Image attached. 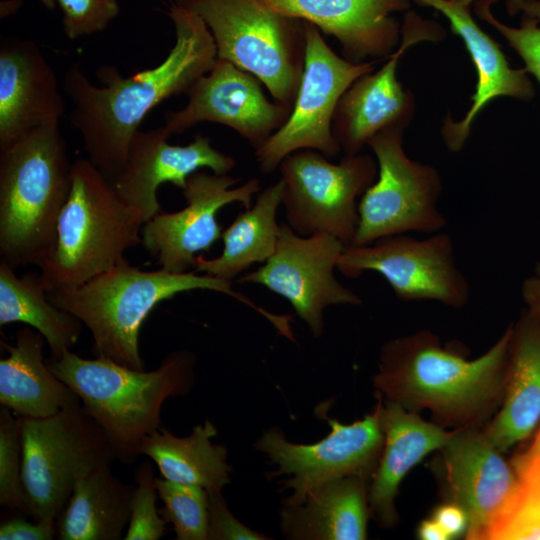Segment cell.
<instances>
[{"instance_id":"obj_29","label":"cell","mask_w":540,"mask_h":540,"mask_svg":"<svg viewBox=\"0 0 540 540\" xmlns=\"http://www.w3.org/2000/svg\"><path fill=\"white\" fill-rule=\"evenodd\" d=\"M282 191L281 179L262 190L254 204L240 212L223 231L221 255L207 259L199 254L193 269L232 280L253 264L266 262L274 253L278 241L280 224L276 216Z\"/></svg>"},{"instance_id":"obj_5","label":"cell","mask_w":540,"mask_h":540,"mask_svg":"<svg viewBox=\"0 0 540 540\" xmlns=\"http://www.w3.org/2000/svg\"><path fill=\"white\" fill-rule=\"evenodd\" d=\"M142 213L88 158L73 162L72 184L52 248L35 264L48 292L72 290L111 269L141 244Z\"/></svg>"},{"instance_id":"obj_38","label":"cell","mask_w":540,"mask_h":540,"mask_svg":"<svg viewBox=\"0 0 540 540\" xmlns=\"http://www.w3.org/2000/svg\"><path fill=\"white\" fill-rule=\"evenodd\" d=\"M512 466L521 482L540 480V427L529 448L514 457Z\"/></svg>"},{"instance_id":"obj_14","label":"cell","mask_w":540,"mask_h":540,"mask_svg":"<svg viewBox=\"0 0 540 540\" xmlns=\"http://www.w3.org/2000/svg\"><path fill=\"white\" fill-rule=\"evenodd\" d=\"M345 247L329 233L302 236L286 222L281 223L272 256L237 283L259 284L285 298L317 338L324 331L325 308L362 304L361 297L334 275Z\"/></svg>"},{"instance_id":"obj_23","label":"cell","mask_w":540,"mask_h":540,"mask_svg":"<svg viewBox=\"0 0 540 540\" xmlns=\"http://www.w3.org/2000/svg\"><path fill=\"white\" fill-rule=\"evenodd\" d=\"M383 449L368 490L370 514L383 528L397 520L395 498L407 473L428 454L440 450L452 432L378 394Z\"/></svg>"},{"instance_id":"obj_33","label":"cell","mask_w":540,"mask_h":540,"mask_svg":"<svg viewBox=\"0 0 540 540\" xmlns=\"http://www.w3.org/2000/svg\"><path fill=\"white\" fill-rule=\"evenodd\" d=\"M153 467L149 462L138 466L131 515L125 540H158L165 534L166 521L156 507L158 497Z\"/></svg>"},{"instance_id":"obj_28","label":"cell","mask_w":540,"mask_h":540,"mask_svg":"<svg viewBox=\"0 0 540 540\" xmlns=\"http://www.w3.org/2000/svg\"><path fill=\"white\" fill-rule=\"evenodd\" d=\"M217 429L209 420L177 437L164 427L148 435L139 450L157 465L163 478L207 491L222 490L230 482L231 467L224 445L212 443Z\"/></svg>"},{"instance_id":"obj_10","label":"cell","mask_w":540,"mask_h":540,"mask_svg":"<svg viewBox=\"0 0 540 540\" xmlns=\"http://www.w3.org/2000/svg\"><path fill=\"white\" fill-rule=\"evenodd\" d=\"M286 223L299 235L325 232L350 246L358 225L357 198L375 182L378 165L367 154L339 163L313 149L285 157L279 165Z\"/></svg>"},{"instance_id":"obj_6","label":"cell","mask_w":540,"mask_h":540,"mask_svg":"<svg viewBox=\"0 0 540 540\" xmlns=\"http://www.w3.org/2000/svg\"><path fill=\"white\" fill-rule=\"evenodd\" d=\"M72 168L59 124L0 148V255L14 269L36 264L52 248Z\"/></svg>"},{"instance_id":"obj_17","label":"cell","mask_w":540,"mask_h":540,"mask_svg":"<svg viewBox=\"0 0 540 540\" xmlns=\"http://www.w3.org/2000/svg\"><path fill=\"white\" fill-rule=\"evenodd\" d=\"M254 74L217 59L185 93L187 104L165 115L163 128L172 136L200 122L230 127L256 150L288 119L292 107L265 96Z\"/></svg>"},{"instance_id":"obj_12","label":"cell","mask_w":540,"mask_h":540,"mask_svg":"<svg viewBox=\"0 0 540 540\" xmlns=\"http://www.w3.org/2000/svg\"><path fill=\"white\" fill-rule=\"evenodd\" d=\"M337 269L349 278L377 272L406 302L429 300L459 309L470 297L468 280L455 262L452 238L441 231L425 239L398 234L346 246Z\"/></svg>"},{"instance_id":"obj_31","label":"cell","mask_w":540,"mask_h":540,"mask_svg":"<svg viewBox=\"0 0 540 540\" xmlns=\"http://www.w3.org/2000/svg\"><path fill=\"white\" fill-rule=\"evenodd\" d=\"M158 497L163 503L159 513L171 523L177 540H209L208 492L200 486L156 478Z\"/></svg>"},{"instance_id":"obj_8","label":"cell","mask_w":540,"mask_h":540,"mask_svg":"<svg viewBox=\"0 0 540 540\" xmlns=\"http://www.w3.org/2000/svg\"><path fill=\"white\" fill-rule=\"evenodd\" d=\"M18 419L27 514L35 521L56 523L76 484L111 464L115 454L81 403L50 417Z\"/></svg>"},{"instance_id":"obj_25","label":"cell","mask_w":540,"mask_h":540,"mask_svg":"<svg viewBox=\"0 0 540 540\" xmlns=\"http://www.w3.org/2000/svg\"><path fill=\"white\" fill-rule=\"evenodd\" d=\"M347 476L313 490L299 505H283L282 533L294 540H362L370 514L366 481Z\"/></svg>"},{"instance_id":"obj_2","label":"cell","mask_w":540,"mask_h":540,"mask_svg":"<svg viewBox=\"0 0 540 540\" xmlns=\"http://www.w3.org/2000/svg\"><path fill=\"white\" fill-rule=\"evenodd\" d=\"M511 336L512 325L475 359L429 330L394 338L381 348L374 387L409 411H429L442 427L477 426L502 401Z\"/></svg>"},{"instance_id":"obj_19","label":"cell","mask_w":540,"mask_h":540,"mask_svg":"<svg viewBox=\"0 0 540 540\" xmlns=\"http://www.w3.org/2000/svg\"><path fill=\"white\" fill-rule=\"evenodd\" d=\"M169 137L163 126L139 129L122 170L111 179L118 195L137 208L145 222L161 212L157 197L161 184L171 183L183 190L187 179L200 169L222 175L236 165L231 156L215 149L208 137L198 134L184 146L169 144Z\"/></svg>"},{"instance_id":"obj_22","label":"cell","mask_w":540,"mask_h":540,"mask_svg":"<svg viewBox=\"0 0 540 540\" xmlns=\"http://www.w3.org/2000/svg\"><path fill=\"white\" fill-rule=\"evenodd\" d=\"M414 1L434 8L448 19L451 30L463 40L477 72L469 110L457 122L447 116L441 130L447 148L458 152L467 141L473 121L493 99L507 96L531 101L535 96L534 86L524 68L511 67L499 44L473 19L469 7L451 0Z\"/></svg>"},{"instance_id":"obj_43","label":"cell","mask_w":540,"mask_h":540,"mask_svg":"<svg viewBox=\"0 0 540 540\" xmlns=\"http://www.w3.org/2000/svg\"><path fill=\"white\" fill-rule=\"evenodd\" d=\"M525 0H507V11L508 14L513 16L519 11H521L522 5ZM497 0H477L475 5V13L479 15L485 11L490 10V7L493 3H496Z\"/></svg>"},{"instance_id":"obj_7","label":"cell","mask_w":540,"mask_h":540,"mask_svg":"<svg viewBox=\"0 0 540 540\" xmlns=\"http://www.w3.org/2000/svg\"><path fill=\"white\" fill-rule=\"evenodd\" d=\"M172 2L202 19L218 59L254 74L274 101L293 107L304 70V21L275 11L263 0Z\"/></svg>"},{"instance_id":"obj_24","label":"cell","mask_w":540,"mask_h":540,"mask_svg":"<svg viewBox=\"0 0 540 540\" xmlns=\"http://www.w3.org/2000/svg\"><path fill=\"white\" fill-rule=\"evenodd\" d=\"M540 424V324L526 310L512 324L502 405L484 430L501 452L529 437Z\"/></svg>"},{"instance_id":"obj_42","label":"cell","mask_w":540,"mask_h":540,"mask_svg":"<svg viewBox=\"0 0 540 540\" xmlns=\"http://www.w3.org/2000/svg\"><path fill=\"white\" fill-rule=\"evenodd\" d=\"M417 536L422 540H449L451 539L440 524L433 519L423 520L417 529Z\"/></svg>"},{"instance_id":"obj_27","label":"cell","mask_w":540,"mask_h":540,"mask_svg":"<svg viewBox=\"0 0 540 540\" xmlns=\"http://www.w3.org/2000/svg\"><path fill=\"white\" fill-rule=\"evenodd\" d=\"M134 490L113 474L111 464L95 469L76 484L58 516V539H121L129 524Z\"/></svg>"},{"instance_id":"obj_46","label":"cell","mask_w":540,"mask_h":540,"mask_svg":"<svg viewBox=\"0 0 540 540\" xmlns=\"http://www.w3.org/2000/svg\"><path fill=\"white\" fill-rule=\"evenodd\" d=\"M451 1H454L456 3H459L463 6H466V7H469L470 4L474 1V0H451Z\"/></svg>"},{"instance_id":"obj_13","label":"cell","mask_w":540,"mask_h":540,"mask_svg":"<svg viewBox=\"0 0 540 540\" xmlns=\"http://www.w3.org/2000/svg\"><path fill=\"white\" fill-rule=\"evenodd\" d=\"M327 419L329 434L313 444L288 441L278 428L265 431L255 448L264 453L277 470L269 478L287 475L283 490L292 493L283 505H299L315 489L347 476L372 477L378 464L384 434L377 405L370 414L350 424Z\"/></svg>"},{"instance_id":"obj_34","label":"cell","mask_w":540,"mask_h":540,"mask_svg":"<svg viewBox=\"0 0 540 540\" xmlns=\"http://www.w3.org/2000/svg\"><path fill=\"white\" fill-rule=\"evenodd\" d=\"M62 11L63 29L68 39L105 30L118 16L117 0H55Z\"/></svg>"},{"instance_id":"obj_9","label":"cell","mask_w":540,"mask_h":540,"mask_svg":"<svg viewBox=\"0 0 540 540\" xmlns=\"http://www.w3.org/2000/svg\"><path fill=\"white\" fill-rule=\"evenodd\" d=\"M403 130L386 129L367 144L375 154L378 175L358 203V225L352 246L409 232L433 234L447 224L438 208L440 174L431 165L413 161L405 154Z\"/></svg>"},{"instance_id":"obj_35","label":"cell","mask_w":540,"mask_h":540,"mask_svg":"<svg viewBox=\"0 0 540 540\" xmlns=\"http://www.w3.org/2000/svg\"><path fill=\"white\" fill-rule=\"evenodd\" d=\"M478 17L501 33L522 59L524 69L540 85V24L534 19L524 17L519 27H511L496 19L491 10L479 14Z\"/></svg>"},{"instance_id":"obj_41","label":"cell","mask_w":540,"mask_h":540,"mask_svg":"<svg viewBox=\"0 0 540 540\" xmlns=\"http://www.w3.org/2000/svg\"><path fill=\"white\" fill-rule=\"evenodd\" d=\"M521 484L517 504L540 521V480Z\"/></svg>"},{"instance_id":"obj_21","label":"cell","mask_w":540,"mask_h":540,"mask_svg":"<svg viewBox=\"0 0 540 540\" xmlns=\"http://www.w3.org/2000/svg\"><path fill=\"white\" fill-rule=\"evenodd\" d=\"M275 11L308 22L335 37L345 59L388 57L399 43V23L392 12L410 7L409 0H263Z\"/></svg>"},{"instance_id":"obj_32","label":"cell","mask_w":540,"mask_h":540,"mask_svg":"<svg viewBox=\"0 0 540 540\" xmlns=\"http://www.w3.org/2000/svg\"><path fill=\"white\" fill-rule=\"evenodd\" d=\"M0 505L27 514L19 419L5 406L0 409Z\"/></svg>"},{"instance_id":"obj_36","label":"cell","mask_w":540,"mask_h":540,"mask_svg":"<svg viewBox=\"0 0 540 540\" xmlns=\"http://www.w3.org/2000/svg\"><path fill=\"white\" fill-rule=\"evenodd\" d=\"M222 490L208 492L209 540H264L268 539L241 523L230 512Z\"/></svg>"},{"instance_id":"obj_11","label":"cell","mask_w":540,"mask_h":540,"mask_svg":"<svg viewBox=\"0 0 540 540\" xmlns=\"http://www.w3.org/2000/svg\"><path fill=\"white\" fill-rule=\"evenodd\" d=\"M305 58L300 87L286 122L259 148V169L270 174L293 152L313 149L326 157L340 151L332 122L345 91L361 76L373 71L377 61L354 63L337 55L321 31L305 22Z\"/></svg>"},{"instance_id":"obj_26","label":"cell","mask_w":540,"mask_h":540,"mask_svg":"<svg viewBox=\"0 0 540 540\" xmlns=\"http://www.w3.org/2000/svg\"><path fill=\"white\" fill-rule=\"evenodd\" d=\"M43 342L30 327L16 332L14 345L2 342L8 356L0 360V403L18 417L46 418L80 404L44 361Z\"/></svg>"},{"instance_id":"obj_45","label":"cell","mask_w":540,"mask_h":540,"mask_svg":"<svg viewBox=\"0 0 540 540\" xmlns=\"http://www.w3.org/2000/svg\"><path fill=\"white\" fill-rule=\"evenodd\" d=\"M46 8L54 9L56 6L55 0H39Z\"/></svg>"},{"instance_id":"obj_3","label":"cell","mask_w":540,"mask_h":540,"mask_svg":"<svg viewBox=\"0 0 540 540\" xmlns=\"http://www.w3.org/2000/svg\"><path fill=\"white\" fill-rule=\"evenodd\" d=\"M192 290L223 293L249 306L280 327L284 315H276L256 305L232 288V280L194 271H144L124 259L81 286L48 293L51 302L73 314L90 331L93 351L120 365L144 369L139 335L144 321L165 300Z\"/></svg>"},{"instance_id":"obj_15","label":"cell","mask_w":540,"mask_h":540,"mask_svg":"<svg viewBox=\"0 0 540 540\" xmlns=\"http://www.w3.org/2000/svg\"><path fill=\"white\" fill-rule=\"evenodd\" d=\"M440 451L448 502L468 519L465 538L490 540L520 495L516 471L477 426L452 431Z\"/></svg>"},{"instance_id":"obj_4","label":"cell","mask_w":540,"mask_h":540,"mask_svg":"<svg viewBox=\"0 0 540 540\" xmlns=\"http://www.w3.org/2000/svg\"><path fill=\"white\" fill-rule=\"evenodd\" d=\"M195 362L192 352L178 350L169 353L158 368L145 371L103 357L83 358L68 350L48 366L103 430L116 459L132 463L144 439L161 427L165 401L190 391Z\"/></svg>"},{"instance_id":"obj_40","label":"cell","mask_w":540,"mask_h":540,"mask_svg":"<svg viewBox=\"0 0 540 540\" xmlns=\"http://www.w3.org/2000/svg\"><path fill=\"white\" fill-rule=\"evenodd\" d=\"M521 295L527 311L540 324V276L533 274L527 277L521 286Z\"/></svg>"},{"instance_id":"obj_16","label":"cell","mask_w":540,"mask_h":540,"mask_svg":"<svg viewBox=\"0 0 540 540\" xmlns=\"http://www.w3.org/2000/svg\"><path fill=\"white\" fill-rule=\"evenodd\" d=\"M240 179L228 174L197 171L182 190L186 205L176 212H160L144 223L141 244L168 272H186L194 267L199 252H207L222 237L216 218L226 205L239 202L249 208L260 182L252 178L237 188Z\"/></svg>"},{"instance_id":"obj_1","label":"cell","mask_w":540,"mask_h":540,"mask_svg":"<svg viewBox=\"0 0 540 540\" xmlns=\"http://www.w3.org/2000/svg\"><path fill=\"white\" fill-rule=\"evenodd\" d=\"M168 15L176 40L158 65L129 76L101 66L96 71L101 86L92 84L78 64L64 75L71 125L88 159L110 179L122 170L131 140L148 113L171 96L186 93L217 62L214 40L199 16L173 2Z\"/></svg>"},{"instance_id":"obj_37","label":"cell","mask_w":540,"mask_h":540,"mask_svg":"<svg viewBox=\"0 0 540 540\" xmlns=\"http://www.w3.org/2000/svg\"><path fill=\"white\" fill-rule=\"evenodd\" d=\"M56 533V523H31L24 518H13L0 526V540H50Z\"/></svg>"},{"instance_id":"obj_18","label":"cell","mask_w":540,"mask_h":540,"mask_svg":"<svg viewBox=\"0 0 540 540\" xmlns=\"http://www.w3.org/2000/svg\"><path fill=\"white\" fill-rule=\"evenodd\" d=\"M441 27L413 12L405 15L400 46L375 73H368L345 91L336 107L332 131L345 155L359 154L369 140L390 128L405 129L414 113L412 94L397 79L403 53L420 41H437Z\"/></svg>"},{"instance_id":"obj_47","label":"cell","mask_w":540,"mask_h":540,"mask_svg":"<svg viewBox=\"0 0 540 540\" xmlns=\"http://www.w3.org/2000/svg\"><path fill=\"white\" fill-rule=\"evenodd\" d=\"M534 274L540 276V261H538V262L535 264Z\"/></svg>"},{"instance_id":"obj_44","label":"cell","mask_w":540,"mask_h":540,"mask_svg":"<svg viewBox=\"0 0 540 540\" xmlns=\"http://www.w3.org/2000/svg\"><path fill=\"white\" fill-rule=\"evenodd\" d=\"M521 11L524 17L534 19L540 24V0H525Z\"/></svg>"},{"instance_id":"obj_20","label":"cell","mask_w":540,"mask_h":540,"mask_svg":"<svg viewBox=\"0 0 540 540\" xmlns=\"http://www.w3.org/2000/svg\"><path fill=\"white\" fill-rule=\"evenodd\" d=\"M65 106L53 67L38 45L10 39L0 47V148L40 127L60 124Z\"/></svg>"},{"instance_id":"obj_30","label":"cell","mask_w":540,"mask_h":540,"mask_svg":"<svg viewBox=\"0 0 540 540\" xmlns=\"http://www.w3.org/2000/svg\"><path fill=\"white\" fill-rule=\"evenodd\" d=\"M20 322L39 332L48 344L53 359L78 342L82 322L54 305L38 275H16L5 260L0 262V325Z\"/></svg>"},{"instance_id":"obj_39","label":"cell","mask_w":540,"mask_h":540,"mask_svg":"<svg viewBox=\"0 0 540 540\" xmlns=\"http://www.w3.org/2000/svg\"><path fill=\"white\" fill-rule=\"evenodd\" d=\"M432 518L440 524L451 539L465 536L468 519L464 510L457 504L447 502L438 506Z\"/></svg>"}]
</instances>
